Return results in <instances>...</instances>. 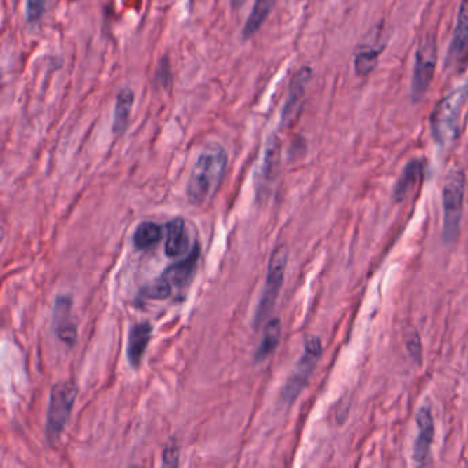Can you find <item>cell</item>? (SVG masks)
Wrapping results in <instances>:
<instances>
[{
	"mask_svg": "<svg viewBox=\"0 0 468 468\" xmlns=\"http://www.w3.org/2000/svg\"><path fill=\"white\" fill-rule=\"evenodd\" d=\"M468 57V0H462L456 28L449 47V62L460 66Z\"/></svg>",
	"mask_w": 468,
	"mask_h": 468,
	"instance_id": "30bf717a",
	"label": "cell"
},
{
	"mask_svg": "<svg viewBox=\"0 0 468 468\" xmlns=\"http://www.w3.org/2000/svg\"><path fill=\"white\" fill-rule=\"evenodd\" d=\"M70 298L60 295L55 301V319H57V334L65 344L73 345L77 340V328L69 321L70 314Z\"/></svg>",
	"mask_w": 468,
	"mask_h": 468,
	"instance_id": "9a60e30c",
	"label": "cell"
},
{
	"mask_svg": "<svg viewBox=\"0 0 468 468\" xmlns=\"http://www.w3.org/2000/svg\"><path fill=\"white\" fill-rule=\"evenodd\" d=\"M229 3H231V7L234 10H238V8H241L246 3V0H229Z\"/></svg>",
	"mask_w": 468,
	"mask_h": 468,
	"instance_id": "d4e9b609",
	"label": "cell"
},
{
	"mask_svg": "<svg viewBox=\"0 0 468 468\" xmlns=\"http://www.w3.org/2000/svg\"><path fill=\"white\" fill-rule=\"evenodd\" d=\"M281 323L279 319H271L265 328H264V337L261 340V344L255 352V360L262 361L265 360L281 342Z\"/></svg>",
	"mask_w": 468,
	"mask_h": 468,
	"instance_id": "ac0fdd59",
	"label": "cell"
},
{
	"mask_svg": "<svg viewBox=\"0 0 468 468\" xmlns=\"http://www.w3.org/2000/svg\"><path fill=\"white\" fill-rule=\"evenodd\" d=\"M416 424H417V437L413 445V460L416 464H424L430 448L434 439V420L432 416V410L426 406L420 408L416 415Z\"/></svg>",
	"mask_w": 468,
	"mask_h": 468,
	"instance_id": "9c48e42d",
	"label": "cell"
},
{
	"mask_svg": "<svg viewBox=\"0 0 468 468\" xmlns=\"http://www.w3.org/2000/svg\"><path fill=\"white\" fill-rule=\"evenodd\" d=\"M275 4H276V0H255L254 7L242 31V36L245 40L251 39L257 32L260 31V28L264 25V22L271 15Z\"/></svg>",
	"mask_w": 468,
	"mask_h": 468,
	"instance_id": "e0dca14e",
	"label": "cell"
},
{
	"mask_svg": "<svg viewBox=\"0 0 468 468\" xmlns=\"http://www.w3.org/2000/svg\"><path fill=\"white\" fill-rule=\"evenodd\" d=\"M227 163L228 154L221 145H208L201 152L188 179L187 198L192 205L210 202L222 182Z\"/></svg>",
	"mask_w": 468,
	"mask_h": 468,
	"instance_id": "6da1fadb",
	"label": "cell"
},
{
	"mask_svg": "<svg viewBox=\"0 0 468 468\" xmlns=\"http://www.w3.org/2000/svg\"><path fill=\"white\" fill-rule=\"evenodd\" d=\"M380 50L374 47H361L354 55V70L359 76L364 77L373 73L377 61H379Z\"/></svg>",
	"mask_w": 468,
	"mask_h": 468,
	"instance_id": "44dd1931",
	"label": "cell"
},
{
	"mask_svg": "<svg viewBox=\"0 0 468 468\" xmlns=\"http://www.w3.org/2000/svg\"><path fill=\"white\" fill-rule=\"evenodd\" d=\"M323 354L321 341L317 337H309L305 341L304 354L300 359L295 371L290 376L288 382L286 383L281 392V403L293 404V401L300 396L305 385L308 383L313 370L316 368L320 357Z\"/></svg>",
	"mask_w": 468,
	"mask_h": 468,
	"instance_id": "52a82bcc",
	"label": "cell"
},
{
	"mask_svg": "<svg viewBox=\"0 0 468 468\" xmlns=\"http://www.w3.org/2000/svg\"><path fill=\"white\" fill-rule=\"evenodd\" d=\"M466 192V176L463 171H450L443 182V239L452 243L459 236Z\"/></svg>",
	"mask_w": 468,
	"mask_h": 468,
	"instance_id": "3957f363",
	"label": "cell"
},
{
	"mask_svg": "<svg viewBox=\"0 0 468 468\" xmlns=\"http://www.w3.org/2000/svg\"><path fill=\"white\" fill-rule=\"evenodd\" d=\"M406 350L409 353V356L417 363H422V344H420V338L416 333H413V335H409L406 340Z\"/></svg>",
	"mask_w": 468,
	"mask_h": 468,
	"instance_id": "603a6c76",
	"label": "cell"
},
{
	"mask_svg": "<svg viewBox=\"0 0 468 468\" xmlns=\"http://www.w3.org/2000/svg\"><path fill=\"white\" fill-rule=\"evenodd\" d=\"M468 100V79L445 95L432 112L430 128L434 140L445 147L453 143L460 132L462 116Z\"/></svg>",
	"mask_w": 468,
	"mask_h": 468,
	"instance_id": "7a4b0ae2",
	"label": "cell"
},
{
	"mask_svg": "<svg viewBox=\"0 0 468 468\" xmlns=\"http://www.w3.org/2000/svg\"><path fill=\"white\" fill-rule=\"evenodd\" d=\"M424 173V166L420 159H413L410 161L403 171V175L400 176L396 187H394V199L397 202L404 201L406 196L417 187L423 179Z\"/></svg>",
	"mask_w": 468,
	"mask_h": 468,
	"instance_id": "5bb4252c",
	"label": "cell"
},
{
	"mask_svg": "<svg viewBox=\"0 0 468 468\" xmlns=\"http://www.w3.org/2000/svg\"><path fill=\"white\" fill-rule=\"evenodd\" d=\"M47 0H27V20L34 24L37 22L46 10Z\"/></svg>",
	"mask_w": 468,
	"mask_h": 468,
	"instance_id": "7402d4cb",
	"label": "cell"
},
{
	"mask_svg": "<svg viewBox=\"0 0 468 468\" xmlns=\"http://www.w3.org/2000/svg\"><path fill=\"white\" fill-rule=\"evenodd\" d=\"M135 94L131 88H123L116 99L114 116H113V132L116 135H123L129 124L131 112L133 107Z\"/></svg>",
	"mask_w": 468,
	"mask_h": 468,
	"instance_id": "2e32d148",
	"label": "cell"
},
{
	"mask_svg": "<svg viewBox=\"0 0 468 468\" xmlns=\"http://www.w3.org/2000/svg\"><path fill=\"white\" fill-rule=\"evenodd\" d=\"M199 254H201V249H199V243L196 242L192 250L189 251L187 258H185L183 261L175 262L173 265L166 268L165 272L159 276L158 281H163L171 288L173 286H176V287L185 286L192 278V275L195 274L198 260H199Z\"/></svg>",
	"mask_w": 468,
	"mask_h": 468,
	"instance_id": "8fae6325",
	"label": "cell"
},
{
	"mask_svg": "<svg viewBox=\"0 0 468 468\" xmlns=\"http://www.w3.org/2000/svg\"><path fill=\"white\" fill-rule=\"evenodd\" d=\"M312 77V70L309 67H302L297 72V74L293 77V81L290 84V90L286 98V103L281 112V123L284 125H291L301 113L304 98L307 93L308 83Z\"/></svg>",
	"mask_w": 468,
	"mask_h": 468,
	"instance_id": "ba28073f",
	"label": "cell"
},
{
	"mask_svg": "<svg viewBox=\"0 0 468 468\" xmlns=\"http://www.w3.org/2000/svg\"><path fill=\"white\" fill-rule=\"evenodd\" d=\"M153 335V326L147 321L138 323L131 327L129 337H128V346H126V356L129 360V364L133 368H138L145 357L146 349Z\"/></svg>",
	"mask_w": 468,
	"mask_h": 468,
	"instance_id": "7c38bea8",
	"label": "cell"
},
{
	"mask_svg": "<svg viewBox=\"0 0 468 468\" xmlns=\"http://www.w3.org/2000/svg\"><path fill=\"white\" fill-rule=\"evenodd\" d=\"M163 464L165 466H178L179 464V452L176 445H168L163 450Z\"/></svg>",
	"mask_w": 468,
	"mask_h": 468,
	"instance_id": "cb8c5ba5",
	"label": "cell"
},
{
	"mask_svg": "<svg viewBox=\"0 0 468 468\" xmlns=\"http://www.w3.org/2000/svg\"><path fill=\"white\" fill-rule=\"evenodd\" d=\"M162 239V228L153 221H145L138 225L133 234V245L136 249L146 250L156 246Z\"/></svg>",
	"mask_w": 468,
	"mask_h": 468,
	"instance_id": "ffe728a7",
	"label": "cell"
},
{
	"mask_svg": "<svg viewBox=\"0 0 468 468\" xmlns=\"http://www.w3.org/2000/svg\"><path fill=\"white\" fill-rule=\"evenodd\" d=\"M438 61V44L436 34H426L416 51L412 84H410V98L413 102H419L427 94L432 81L434 79Z\"/></svg>",
	"mask_w": 468,
	"mask_h": 468,
	"instance_id": "277c9868",
	"label": "cell"
},
{
	"mask_svg": "<svg viewBox=\"0 0 468 468\" xmlns=\"http://www.w3.org/2000/svg\"><path fill=\"white\" fill-rule=\"evenodd\" d=\"M287 260H288V249L286 248V245L276 246L271 254L264 291L255 311V319H254L255 327L260 326V323L271 313L276 304L284 281Z\"/></svg>",
	"mask_w": 468,
	"mask_h": 468,
	"instance_id": "5b68a950",
	"label": "cell"
},
{
	"mask_svg": "<svg viewBox=\"0 0 468 468\" xmlns=\"http://www.w3.org/2000/svg\"><path fill=\"white\" fill-rule=\"evenodd\" d=\"M279 158H281V143L276 136H272L269 142L267 143L265 149V156L262 161V168H261V185H269L275 179V175L278 172L279 166Z\"/></svg>",
	"mask_w": 468,
	"mask_h": 468,
	"instance_id": "d6986e66",
	"label": "cell"
},
{
	"mask_svg": "<svg viewBox=\"0 0 468 468\" xmlns=\"http://www.w3.org/2000/svg\"><path fill=\"white\" fill-rule=\"evenodd\" d=\"M77 387L73 382L65 380L51 389L50 406L46 422V432L50 439H58L69 422L72 409L76 401Z\"/></svg>",
	"mask_w": 468,
	"mask_h": 468,
	"instance_id": "8992f818",
	"label": "cell"
},
{
	"mask_svg": "<svg viewBox=\"0 0 468 468\" xmlns=\"http://www.w3.org/2000/svg\"><path fill=\"white\" fill-rule=\"evenodd\" d=\"M188 251V235L185 220L178 218L166 224L165 254L171 258L183 255Z\"/></svg>",
	"mask_w": 468,
	"mask_h": 468,
	"instance_id": "4fadbf2b",
	"label": "cell"
}]
</instances>
